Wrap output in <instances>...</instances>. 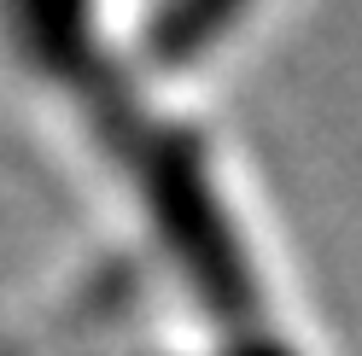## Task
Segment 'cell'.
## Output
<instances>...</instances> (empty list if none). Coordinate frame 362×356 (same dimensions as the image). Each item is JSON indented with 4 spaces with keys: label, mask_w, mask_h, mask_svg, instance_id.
<instances>
[]
</instances>
